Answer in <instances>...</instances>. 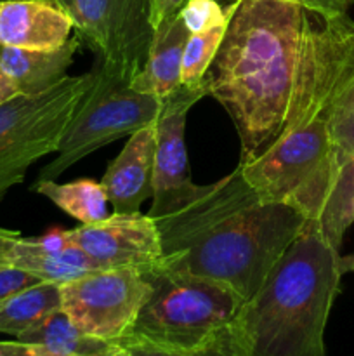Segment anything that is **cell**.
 Here are the masks:
<instances>
[{
	"label": "cell",
	"instance_id": "1",
	"mask_svg": "<svg viewBox=\"0 0 354 356\" xmlns=\"http://www.w3.org/2000/svg\"><path fill=\"white\" fill-rule=\"evenodd\" d=\"M248 163L276 139L316 118H332L354 86V21L290 0H239L205 73Z\"/></svg>",
	"mask_w": 354,
	"mask_h": 356
},
{
	"label": "cell",
	"instance_id": "2",
	"mask_svg": "<svg viewBox=\"0 0 354 356\" xmlns=\"http://www.w3.org/2000/svg\"><path fill=\"white\" fill-rule=\"evenodd\" d=\"M153 219L160 266L224 282L245 301L307 222L290 204L260 198L239 165L215 183L193 184Z\"/></svg>",
	"mask_w": 354,
	"mask_h": 356
},
{
	"label": "cell",
	"instance_id": "3",
	"mask_svg": "<svg viewBox=\"0 0 354 356\" xmlns=\"http://www.w3.org/2000/svg\"><path fill=\"white\" fill-rule=\"evenodd\" d=\"M342 277L339 249L305 222L231 323L242 353L326 356V322Z\"/></svg>",
	"mask_w": 354,
	"mask_h": 356
},
{
	"label": "cell",
	"instance_id": "4",
	"mask_svg": "<svg viewBox=\"0 0 354 356\" xmlns=\"http://www.w3.org/2000/svg\"><path fill=\"white\" fill-rule=\"evenodd\" d=\"M151 294L127 336L163 348L203 346L235 322L245 299L224 282L155 266ZM125 337V336H124Z\"/></svg>",
	"mask_w": 354,
	"mask_h": 356
},
{
	"label": "cell",
	"instance_id": "5",
	"mask_svg": "<svg viewBox=\"0 0 354 356\" xmlns=\"http://www.w3.org/2000/svg\"><path fill=\"white\" fill-rule=\"evenodd\" d=\"M96 79L94 68L66 76L38 96L17 94L0 104V200L23 183L37 160L58 152L62 134Z\"/></svg>",
	"mask_w": 354,
	"mask_h": 356
},
{
	"label": "cell",
	"instance_id": "6",
	"mask_svg": "<svg viewBox=\"0 0 354 356\" xmlns=\"http://www.w3.org/2000/svg\"><path fill=\"white\" fill-rule=\"evenodd\" d=\"M162 99L141 94L127 80L97 68V79L62 134L58 156L44 167L38 179H56L78 160L103 146L155 124Z\"/></svg>",
	"mask_w": 354,
	"mask_h": 356
},
{
	"label": "cell",
	"instance_id": "7",
	"mask_svg": "<svg viewBox=\"0 0 354 356\" xmlns=\"http://www.w3.org/2000/svg\"><path fill=\"white\" fill-rule=\"evenodd\" d=\"M76 37L101 58V70L130 82L151 45L149 0H73Z\"/></svg>",
	"mask_w": 354,
	"mask_h": 356
},
{
	"label": "cell",
	"instance_id": "8",
	"mask_svg": "<svg viewBox=\"0 0 354 356\" xmlns=\"http://www.w3.org/2000/svg\"><path fill=\"white\" fill-rule=\"evenodd\" d=\"M149 294L146 271L96 270L61 285V308L82 332L118 343L130 332Z\"/></svg>",
	"mask_w": 354,
	"mask_h": 356
},
{
	"label": "cell",
	"instance_id": "9",
	"mask_svg": "<svg viewBox=\"0 0 354 356\" xmlns=\"http://www.w3.org/2000/svg\"><path fill=\"white\" fill-rule=\"evenodd\" d=\"M69 238L101 270L137 268L148 271L162 263V240L151 216L117 214L69 229Z\"/></svg>",
	"mask_w": 354,
	"mask_h": 356
},
{
	"label": "cell",
	"instance_id": "10",
	"mask_svg": "<svg viewBox=\"0 0 354 356\" xmlns=\"http://www.w3.org/2000/svg\"><path fill=\"white\" fill-rule=\"evenodd\" d=\"M205 96H208V90L207 86L201 83L198 87L180 86L170 96L162 99L160 115L155 122L156 149L153 170V204L148 212L151 218L165 211L194 184L187 169L184 134L187 113Z\"/></svg>",
	"mask_w": 354,
	"mask_h": 356
},
{
	"label": "cell",
	"instance_id": "11",
	"mask_svg": "<svg viewBox=\"0 0 354 356\" xmlns=\"http://www.w3.org/2000/svg\"><path fill=\"white\" fill-rule=\"evenodd\" d=\"M156 127L149 124L132 132L127 145L110 163L101 184L113 212L134 214L153 197Z\"/></svg>",
	"mask_w": 354,
	"mask_h": 356
},
{
	"label": "cell",
	"instance_id": "12",
	"mask_svg": "<svg viewBox=\"0 0 354 356\" xmlns=\"http://www.w3.org/2000/svg\"><path fill=\"white\" fill-rule=\"evenodd\" d=\"M73 17L52 0H2L0 45L54 51L69 40Z\"/></svg>",
	"mask_w": 354,
	"mask_h": 356
},
{
	"label": "cell",
	"instance_id": "13",
	"mask_svg": "<svg viewBox=\"0 0 354 356\" xmlns=\"http://www.w3.org/2000/svg\"><path fill=\"white\" fill-rule=\"evenodd\" d=\"M189 30L183 23L179 10L156 26L142 68L130 80V87L141 94L163 99L179 89L183 56Z\"/></svg>",
	"mask_w": 354,
	"mask_h": 356
},
{
	"label": "cell",
	"instance_id": "14",
	"mask_svg": "<svg viewBox=\"0 0 354 356\" xmlns=\"http://www.w3.org/2000/svg\"><path fill=\"white\" fill-rule=\"evenodd\" d=\"M80 45L82 40L76 35L54 51H28L0 45V70L17 94L38 96L68 76L66 72Z\"/></svg>",
	"mask_w": 354,
	"mask_h": 356
},
{
	"label": "cell",
	"instance_id": "15",
	"mask_svg": "<svg viewBox=\"0 0 354 356\" xmlns=\"http://www.w3.org/2000/svg\"><path fill=\"white\" fill-rule=\"evenodd\" d=\"M16 339L28 344L33 356H108L120 346L115 341L99 339L76 329L62 308Z\"/></svg>",
	"mask_w": 354,
	"mask_h": 356
},
{
	"label": "cell",
	"instance_id": "16",
	"mask_svg": "<svg viewBox=\"0 0 354 356\" xmlns=\"http://www.w3.org/2000/svg\"><path fill=\"white\" fill-rule=\"evenodd\" d=\"M9 264L35 275L42 282H52L59 285L83 277L90 271L101 270L75 243L58 252H47L37 249L30 238L23 236H17L10 245Z\"/></svg>",
	"mask_w": 354,
	"mask_h": 356
},
{
	"label": "cell",
	"instance_id": "17",
	"mask_svg": "<svg viewBox=\"0 0 354 356\" xmlns=\"http://www.w3.org/2000/svg\"><path fill=\"white\" fill-rule=\"evenodd\" d=\"M354 222V153L330 179L309 226L318 229L340 250L349 226Z\"/></svg>",
	"mask_w": 354,
	"mask_h": 356
},
{
	"label": "cell",
	"instance_id": "18",
	"mask_svg": "<svg viewBox=\"0 0 354 356\" xmlns=\"http://www.w3.org/2000/svg\"><path fill=\"white\" fill-rule=\"evenodd\" d=\"M35 193L49 198L62 212L71 216L80 225H90L108 218V197L103 184L94 179H78L73 183H56V179H38L31 186Z\"/></svg>",
	"mask_w": 354,
	"mask_h": 356
},
{
	"label": "cell",
	"instance_id": "19",
	"mask_svg": "<svg viewBox=\"0 0 354 356\" xmlns=\"http://www.w3.org/2000/svg\"><path fill=\"white\" fill-rule=\"evenodd\" d=\"M61 308V285L52 282L28 287L0 305V332L19 337Z\"/></svg>",
	"mask_w": 354,
	"mask_h": 356
},
{
	"label": "cell",
	"instance_id": "20",
	"mask_svg": "<svg viewBox=\"0 0 354 356\" xmlns=\"http://www.w3.org/2000/svg\"><path fill=\"white\" fill-rule=\"evenodd\" d=\"M229 23V21H228ZM228 23L219 24L201 33H189L183 56L180 83L187 87H198L203 83L205 73L214 63L219 47L222 44Z\"/></svg>",
	"mask_w": 354,
	"mask_h": 356
},
{
	"label": "cell",
	"instance_id": "21",
	"mask_svg": "<svg viewBox=\"0 0 354 356\" xmlns=\"http://www.w3.org/2000/svg\"><path fill=\"white\" fill-rule=\"evenodd\" d=\"M330 139H332V162H330L325 190L326 186H328L330 179L333 177V174H335L354 153V86L351 87V89L347 90L346 96L340 99L335 111H333L332 118H330ZM325 190H323V193H325ZM319 202H321V198H319ZM312 218H314V216H312Z\"/></svg>",
	"mask_w": 354,
	"mask_h": 356
},
{
	"label": "cell",
	"instance_id": "22",
	"mask_svg": "<svg viewBox=\"0 0 354 356\" xmlns=\"http://www.w3.org/2000/svg\"><path fill=\"white\" fill-rule=\"evenodd\" d=\"M118 343L130 353V356H245L239 350L235 336H233L231 327L224 334L210 341V343L203 344V346L191 348V350L156 346V344L132 336L121 337Z\"/></svg>",
	"mask_w": 354,
	"mask_h": 356
},
{
	"label": "cell",
	"instance_id": "23",
	"mask_svg": "<svg viewBox=\"0 0 354 356\" xmlns=\"http://www.w3.org/2000/svg\"><path fill=\"white\" fill-rule=\"evenodd\" d=\"M233 10H226L215 0H186L179 9V16L189 33H201L219 24L228 23Z\"/></svg>",
	"mask_w": 354,
	"mask_h": 356
},
{
	"label": "cell",
	"instance_id": "24",
	"mask_svg": "<svg viewBox=\"0 0 354 356\" xmlns=\"http://www.w3.org/2000/svg\"><path fill=\"white\" fill-rule=\"evenodd\" d=\"M37 284H42L40 278L21 270V268H0V305L9 298H12L14 294H17V292L24 291L28 287H33Z\"/></svg>",
	"mask_w": 354,
	"mask_h": 356
},
{
	"label": "cell",
	"instance_id": "25",
	"mask_svg": "<svg viewBox=\"0 0 354 356\" xmlns=\"http://www.w3.org/2000/svg\"><path fill=\"white\" fill-rule=\"evenodd\" d=\"M215 2L221 3L226 10H231L239 0H215ZM290 2H297L307 9L325 14H349V9L354 6V0H290Z\"/></svg>",
	"mask_w": 354,
	"mask_h": 356
},
{
	"label": "cell",
	"instance_id": "26",
	"mask_svg": "<svg viewBox=\"0 0 354 356\" xmlns=\"http://www.w3.org/2000/svg\"><path fill=\"white\" fill-rule=\"evenodd\" d=\"M184 3H186V0H149L153 28L156 30V26H158L163 19H167L169 16L176 14Z\"/></svg>",
	"mask_w": 354,
	"mask_h": 356
},
{
	"label": "cell",
	"instance_id": "27",
	"mask_svg": "<svg viewBox=\"0 0 354 356\" xmlns=\"http://www.w3.org/2000/svg\"><path fill=\"white\" fill-rule=\"evenodd\" d=\"M17 236H21L19 232L0 228V268L10 266L9 264V249Z\"/></svg>",
	"mask_w": 354,
	"mask_h": 356
},
{
	"label": "cell",
	"instance_id": "28",
	"mask_svg": "<svg viewBox=\"0 0 354 356\" xmlns=\"http://www.w3.org/2000/svg\"><path fill=\"white\" fill-rule=\"evenodd\" d=\"M0 356H33L28 344L21 341H0Z\"/></svg>",
	"mask_w": 354,
	"mask_h": 356
},
{
	"label": "cell",
	"instance_id": "29",
	"mask_svg": "<svg viewBox=\"0 0 354 356\" xmlns=\"http://www.w3.org/2000/svg\"><path fill=\"white\" fill-rule=\"evenodd\" d=\"M14 96H17L16 89L12 87L10 80L3 75L2 70H0V104L6 103L7 99H10V97Z\"/></svg>",
	"mask_w": 354,
	"mask_h": 356
},
{
	"label": "cell",
	"instance_id": "30",
	"mask_svg": "<svg viewBox=\"0 0 354 356\" xmlns=\"http://www.w3.org/2000/svg\"><path fill=\"white\" fill-rule=\"evenodd\" d=\"M340 271L342 275L354 271V254L353 256H340Z\"/></svg>",
	"mask_w": 354,
	"mask_h": 356
},
{
	"label": "cell",
	"instance_id": "31",
	"mask_svg": "<svg viewBox=\"0 0 354 356\" xmlns=\"http://www.w3.org/2000/svg\"><path fill=\"white\" fill-rule=\"evenodd\" d=\"M52 2L58 3L59 7H62V9H65L66 13H68L69 16H71V3H73V0H52Z\"/></svg>",
	"mask_w": 354,
	"mask_h": 356
},
{
	"label": "cell",
	"instance_id": "32",
	"mask_svg": "<svg viewBox=\"0 0 354 356\" xmlns=\"http://www.w3.org/2000/svg\"><path fill=\"white\" fill-rule=\"evenodd\" d=\"M118 344H120V343H118ZM108 356H130V353H128V351L125 350V348L120 344V346H118L117 350L113 351V353H110Z\"/></svg>",
	"mask_w": 354,
	"mask_h": 356
},
{
	"label": "cell",
	"instance_id": "33",
	"mask_svg": "<svg viewBox=\"0 0 354 356\" xmlns=\"http://www.w3.org/2000/svg\"><path fill=\"white\" fill-rule=\"evenodd\" d=\"M0 2H2V0H0Z\"/></svg>",
	"mask_w": 354,
	"mask_h": 356
}]
</instances>
